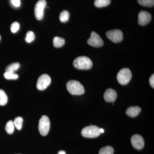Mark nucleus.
<instances>
[{
	"label": "nucleus",
	"instance_id": "3",
	"mask_svg": "<svg viewBox=\"0 0 154 154\" xmlns=\"http://www.w3.org/2000/svg\"><path fill=\"white\" fill-rule=\"evenodd\" d=\"M132 78V73L130 70L128 68L122 69L119 72L117 79L119 84L122 85H127Z\"/></svg>",
	"mask_w": 154,
	"mask_h": 154
},
{
	"label": "nucleus",
	"instance_id": "13",
	"mask_svg": "<svg viewBox=\"0 0 154 154\" xmlns=\"http://www.w3.org/2000/svg\"><path fill=\"white\" fill-rule=\"evenodd\" d=\"M141 111V108L138 106L130 107L127 109L126 113L128 116L134 117L137 116Z\"/></svg>",
	"mask_w": 154,
	"mask_h": 154
},
{
	"label": "nucleus",
	"instance_id": "17",
	"mask_svg": "<svg viewBox=\"0 0 154 154\" xmlns=\"http://www.w3.org/2000/svg\"><path fill=\"white\" fill-rule=\"evenodd\" d=\"M8 97L5 92L2 89H0V105L4 106L7 104Z\"/></svg>",
	"mask_w": 154,
	"mask_h": 154
},
{
	"label": "nucleus",
	"instance_id": "6",
	"mask_svg": "<svg viewBox=\"0 0 154 154\" xmlns=\"http://www.w3.org/2000/svg\"><path fill=\"white\" fill-rule=\"evenodd\" d=\"M45 0H39L36 3L34 8L35 17L38 20H41L44 17L45 8L46 6Z\"/></svg>",
	"mask_w": 154,
	"mask_h": 154
},
{
	"label": "nucleus",
	"instance_id": "25",
	"mask_svg": "<svg viewBox=\"0 0 154 154\" xmlns=\"http://www.w3.org/2000/svg\"><path fill=\"white\" fill-rule=\"evenodd\" d=\"M20 25L18 22H14L11 25V32L13 33H17L19 30Z\"/></svg>",
	"mask_w": 154,
	"mask_h": 154
},
{
	"label": "nucleus",
	"instance_id": "18",
	"mask_svg": "<svg viewBox=\"0 0 154 154\" xmlns=\"http://www.w3.org/2000/svg\"><path fill=\"white\" fill-rule=\"evenodd\" d=\"M14 122L10 120L7 122L5 126V130L9 134H12L14 132L15 129Z\"/></svg>",
	"mask_w": 154,
	"mask_h": 154
},
{
	"label": "nucleus",
	"instance_id": "14",
	"mask_svg": "<svg viewBox=\"0 0 154 154\" xmlns=\"http://www.w3.org/2000/svg\"><path fill=\"white\" fill-rule=\"evenodd\" d=\"M20 67V64L19 63H14L8 66L6 68V72L15 73L17 70L19 69Z\"/></svg>",
	"mask_w": 154,
	"mask_h": 154
},
{
	"label": "nucleus",
	"instance_id": "10",
	"mask_svg": "<svg viewBox=\"0 0 154 154\" xmlns=\"http://www.w3.org/2000/svg\"><path fill=\"white\" fill-rule=\"evenodd\" d=\"M132 145L137 149L140 150L143 148L144 146V141L141 136L135 134L131 138Z\"/></svg>",
	"mask_w": 154,
	"mask_h": 154
},
{
	"label": "nucleus",
	"instance_id": "11",
	"mask_svg": "<svg viewBox=\"0 0 154 154\" xmlns=\"http://www.w3.org/2000/svg\"><path fill=\"white\" fill-rule=\"evenodd\" d=\"M151 15L146 11H142L138 14V23L140 25H145L150 22Z\"/></svg>",
	"mask_w": 154,
	"mask_h": 154
},
{
	"label": "nucleus",
	"instance_id": "27",
	"mask_svg": "<svg viewBox=\"0 0 154 154\" xmlns=\"http://www.w3.org/2000/svg\"><path fill=\"white\" fill-rule=\"evenodd\" d=\"M149 83L150 84L151 86L153 88H154V75H152L149 79Z\"/></svg>",
	"mask_w": 154,
	"mask_h": 154
},
{
	"label": "nucleus",
	"instance_id": "30",
	"mask_svg": "<svg viewBox=\"0 0 154 154\" xmlns=\"http://www.w3.org/2000/svg\"><path fill=\"white\" fill-rule=\"evenodd\" d=\"M0 40H1V36H0Z\"/></svg>",
	"mask_w": 154,
	"mask_h": 154
},
{
	"label": "nucleus",
	"instance_id": "9",
	"mask_svg": "<svg viewBox=\"0 0 154 154\" xmlns=\"http://www.w3.org/2000/svg\"><path fill=\"white\" fill-rule=\"evenodd\" d=\"M106 35L107 38L115 43L120 42L123 39V33L119 30H109L107 32Z\"/></svg>",
	"mask_w": 154,
	"mask_h": 154
},
{
	"label": "nucleus",
	"instance_id": "1",
	"mask_svg": "<svg viewBox=\"0 0 154 154\" xmlns=\"http://www.w3.org/2000/svg\"><path fill=\"white\" fill-rule=\"evenodd\" d=\"M66 88L70 94L73 95H81L85 93V88L82 84L75 80L69 81Z\"/></svg>",
	"mask_w": 154,
	"mask_h": 154
},
{
	"label": "nucleus",
	"instance_id": "23",
	"mask_svg": "<svg viewBox=\"0 0 154 154\" xmlns=\"http://www.w3.org/2000/svg\"><path fill=\"white\" fill-rule=\"evenodd\" d=\"M4 77L8 80H17L19 78V75L15 73L7 72L4 73Z\"/></svg>",
	"mask_w": 154,
	"mask_h": 154
},
{
	"label": "nucleus",
	"instance_id": "12",
	"mask_svg": "<svg viewBox=\"0 0 154 154\" xmlns=\"http://www.w3.org/2000/svg\"><path fill=\"white\" fill-rule=\"evenodd\" d=\"M117 96V93L115 90L109 88L105 91L104 97L106 102H113L116 99Z\"/></svg>",
	"mask_w": 154,
	"mask_h": 154
},
{
	"label": "nucleus",
	"instance_id": "28",
	"mask_svg": "<svg viewBox=\"0 0 154 154\" xmlns=\"http://www.w3.org/2000/svg\"><path fill=\"white\" fill-rule=\"evenodd\" d=\"M58 154H66V153L64 151H60L58 153Z\"/></svg>",
	"mask_w": 154,
	"mask_h": 154
},
{
	"label": "nucleus",
	"instance_id": "20",
	"mask_svg": "<svg viewBox=\"0 0 154 154\" xmlns=\"http://www.w3.org/2000/svg\"><path fill=\"white\" fill-rule=\"evenodd\" d=\"M14 123L15 127L19 130H20L22 128V123L23 122V119L22 117L18 116L16 117L14 119Z\"/></svg>",
	"mask_w": 154,
	"mask_h": 154
},
{
	"label": "nucleus",
	"instance_id": "4",
	"mask_svg": "<svg viewBox=\"0 0 154 154\" xmlns=\"http://www.w3.org/2000/svg\"><path fill=\"white\" fill-rule=\"evenodd\" d=\"M100 128L96 125H90L84 128L82 131L83 137L86 138H93L99 137L101 134L99 131Z\"/></svg>",
	"mask_w": 154,
	"mask_h": 154
},
{
	"label": "nucleus",
	"instance_id": "15",
	"mask_svg": "<svg viewBox=\"0 0 154 154\" xmlns=\"http://www.w3.org/2000/svg\"><path fill=\"white\" fill-rule=\"evenodd\" d=\"M53 45L56 48H60L62 47L64 45L65 41L63 38L60 37H54L53 39Z\"/></svg>",
	"mask_w": 154,
	"mask_h": 154
},
{
	"label": "nucleus",
	"instance_id": "24",
	"mask_svg": "<svg viewBox=\"0 0 154 154\" xmlns=\"http://www.w3.org/2000/svg\"><path fill=\"white\" fill-rule=\"evenodd\" d=\"M35 34L33 31H29L27 32L25 37V41L28 43H31L35 39Z\"/></svg>",
	"mask_w": 154,
	"mask_h": 154
},
{
	"label": "nucleus",
	"instance_id": "16",
	"mask_svg": "<svg viewBox=\"0 0 154 154\" xmlns=\"http://www.w3.org/2000/svg\"><path fill=\"white\" fill-rule=\"evenodd\" d=\"M111 0H95L94 5L97 8H103L110 5Z\"/></svg>",
	"mask_w": 154,
	"mask_h": 154
},
{
	"label": "nucleus",
	"instance_id": "5",
	"mask_svg": "<svg viewBox=\"0 0 154 154\" xmlns=\"http://www.w3.org/2000/svg\"><path fill=\"white\" fill-rule=\"evenodd\" d=\"M50 128L49 119L46 116H42L38 122V129L39 133L43 136H46L49 132Z\"/></svg>",
	"mask_w": 154,
	"mask_h": 154
},
{
	"label": "nucleus",
	"instance_id": "2",
	"mask_svg": "<svg viewBox=\"0 0 154 154\" xmlns=\"http://www.w3.org/2000/svg\"><path fill=\"white\" fill-rule=\"evenodd\" d=\"M73 66L79 69L88 70L91 69L93 66V63L87 57H79L74 61Z\"/></svg>",
	"mask_w": 154,
	"mask_h": 154
},
{
	"label": "nucleus",
	"instance_id": "8",
	"mask_svg": "<svg viewBox=\"0 0 154 154\" xmlns=\"http://www.w3.org/2000/svg\"><path fill=\"white\" fill-rule=\"evenodd\" d=\"M87 42L89 45L96 48L101 47L104 44V42L101 37L98 33L94 31L91 33V37Z\"/></svg>",
	"mask_w": 154,
	"mask_h": 154
},
{
	"label": "nucleus",
	"instance_id": "22",
	"mask_svg": "<svg viewBox=\"0 0 154 154\" xmlns=\"http://www.w3.org/2000/svg\"><path fill=\"white\" fill-rule=\"evenodd\" d=\"M138 2L144 7H152L154 5V0H138Z\"/></svg>",
	"mask_w": 154,
	"mask_h": 154
},
{
	"label": "nucleus",
	"instance_id": "26",
	"mask_svg": "<svg viewBox=\"0 0 154 154\" xmlns=\"http://www.w3.org/2000/svg\"><path fill=\"white\" fill-rule=\"evenodd\" d=\"M11 2L12 5L16 8L20 7L21 5L20 0H11Z\"/></svg>",
	"mask_w": 154,
	"mask_h": 154
},
{
	"label": "nucleus",
	"instance_id": "21",
	"mask_svg": "<svg viewBox=\"0 0 154 154\" xmlns=\"http://www.w3.org/2000/svg\"><path fill=\"white\" fill-rule=\"evenodd\" d=\"M114 153V149L110 146H107L104 147L100 149L99 154H113Z\"/></svg>",
	"mask_w": 154,
	"mask_h": 154
},
{
	"label": "nucleus",
	"instance_id": "29",
	"mask_svg": "<svg viewBox=\"0 0 154 154\" xmlns=\"http://www.w3.org/2000/svg\"><path fill=\"white\" fill-rule=\"evenodd\" d=\"M99 131H100L101 133H103L104 132V130L103 128H100V129H99Z\"/></svg>",
	"mask_w": 154,
	"mask_h": 154
},
{
	"label": "nucleus",
	"instance_id": "7",
	"mask_svg": "<svg viewBox=\"0 0 154 154\" xmlns=\"http://www.w3.org/2000/svg\"><path fill=\"white\" fill-rule=\"evenodd\" d=\"M51 83V79L48 75H41L37 80L36 88L39 91H43L47 88Z\"/></svg>",
	"mask_w": 154,
	"mask_h": 154
},
{
	"label": "nucleus",
	"instance_id": "19",
	"mask_svg": "<svg viewBox=\"0 0 154 154\" xmlns=\"http://www.w3.org/2000/svg\"><path fill=\"white\" fill-rule=\"evenodd\" d=\"M69 14L67 11H62L60 15V20L61 22L65 23L69 21Z\"/></svg>",
	"mask_w": 154,
	"mask_h": 154
}]
</instances>
